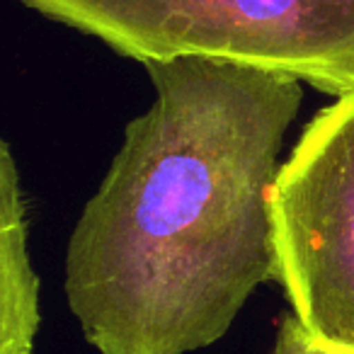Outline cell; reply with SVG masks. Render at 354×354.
<instances>
[{"instance_id":"6da1fadb","label":"cell","mask_w":354,"mask_h":354,"mask_svg":"<svg viewBox=\"0 0 354 354\" xmlns=\"http://www.w3.org/2000/svg\"><path fill=\"white\" fill-rule=\"evenodd\" d=\"M143 68L156 100L71 233L66 299L100 354H189L277 281L270 192L304 88L209 59Z\"/></svg>"},{"instance_id":"7a4b0ae2","label":"cell","mask_w":354,"mask_h":354,"mask_svg":"<svg viewBox=\"0 0 354 354\" xmlns=\"http://www.w3.org/2000/svg\"><path fill=\"white\" fill-rule=\"evenodd\" d=\"M117 56L209 59L354 93V0H22Z\"/></svg>"},{"instance_id":"3957f363","label":"cell","mask_w":354,"mask_h":354,"mask_svg":"<svg viewBox=\"0 0 354 354\" xmlns=\"http://www.w3.org/2000/svg\"><path fill=\"white\" fill-rule=\"evenodd\" d=\"M277 284L320 349L354 354V93L301 131L270 192Z\"/></svg>"},{"instance_id":"277c9868","label":"cell","mask_w":354,"mask_h":354,"mask_svg":"<svg viewBox=\"0 0 354 354\" xmlns=\"http://www.w3.org/2000/svg\"><path fill=\"white\" fill-rule=\"evenodd\" d=\"M27 202L10 141L0 143V354H32L39 333V277L27 248Z\"/></svg>"},{"instance_id":"5b68a950","label":"cell","mask_w":354,"mask_h":354,"mask_svg":"<svg viewBox=\"0 0 354 354\" xmlns=\"http://www.w3.org/2000/svg\"><path fill=\"white\" fill-rule=\"evenodd\" d=\"M270 354H333V352H325V349H320L310 339L308 330L301 325L296 313H284L277 320L274 347H272Z\"/></svg>"}]
</instances>
